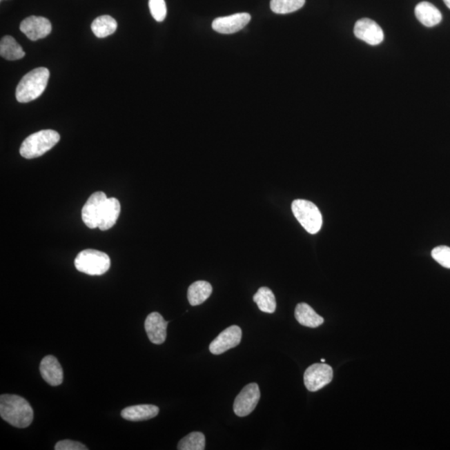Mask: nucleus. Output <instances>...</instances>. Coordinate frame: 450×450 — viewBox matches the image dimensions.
<instances>
[{"label": "nucleus", "mask_w": 450, "mask_h": 450, "mask_svg": "<svg viewBox=\"0 0 450 450\" xmlns=\"http://www.w3.org/2000/svg\"><path fill=\"white\" fill-rule=\"evenodd\" d=\"M0 416L14 427H29L34 420V411L29 402L15 395L0 396Z\"/></svg>", "instance_id": "1"}, {"label": "nucleus", "mask_w": 450, "mask_h": 450, "mask_svg": "<svg viewBox=\"0 0 450 450\" xmlns=\"http://www.w3.org/2000/svg\"><path fill=\"white\" fill-rule=\"evenodd\" d=\"M333 376V369L329 365L324 363L312 364L304 373L305 387L309 391H318L331 383Z\"/></svg>", "instance_id": "6"}, {"label": "nucleus", "mask_w": 450, "mask_h": 450, "mask_svg": "<svg viewBox=\"0 0 450 450\" xmlns=\"http://www.w3.org/2000/svg\"><path fill=\"white\" fill-rule=\"evenodd\" d=\"M120 210L119 201L115 198H108L103 208L101 216H100L98 228L100 231H106L110 230L117 222Z\"/></svg>", "instance_id": "15"}, {"label": "nucleus", "mask_w": 450, "mask_h": 450, "mask_svg": "<svg viewBox=\"0 0 450 450\" xmlns=\"http://www.w3.org/2000/svg\"><path fill=\"white\" fill-rule=\"evenodd\" d=\"M159 409L155 405L139 404L124 409L121 416L124 420L133 422L153 419L159 415Z\"/></svg>", "instance_id": "16"}, {"label": "nucleus", "mask_w": 450, "mask_h": 450, "mask_svg": "<svg viewBox=\"0 0 450 450\" xmlns=\"http://www.w3.org/2000/svg\"><path fill=\"white\" fill-rule=\"evenodd\" d=\"M20 30L32 41L47 37L51 33L52 26L49 19L40 16H30L20 23Z\"/></svg>", "instance_id": "10"}, {"label": "nucleus", "mask_w": 450, "mask_h": 450, "mask_svg": "<svg viewBox=\"0 0 450 450\" xmlns=\"http://www.w3.org/2000/svg\"><path fill=\"white\" fill-rule=\"evenodd\" d=\"M242 339V331L237 325L224 329L218 337L215 338L210 345V351L213 355H219L239 345Z\"/></svg>", "instance_id": "9"}, {"label": "nucleus", "mask_w": 450, "mask_h": 450, "mask_svg": "<svg viewBox=\"0 0 450 450\" xmlns=\"http://www.w3.org/2000/svg\"><path fill=\"white\" fill-rule=\"evenodd\" d=\"M321 362L324 363V362H325V360H324V359H321Z\"/></svg>", "instance_id": "29"}, {"label": "nucleus", "mask_w": 450, "mask_h": 450, "mask_svg": "<svg viewBox=\"0 0 450 450\" xmlns=\"http://www.w3.org/2000/svg\"><path fill=\"white\" fill-rule=\"evenodd\" d=\"M355 35L371 46H378L383 42L384 35L381 27L371 19H361L355 26Z\"/></svg>", "instance_id": "11"}, {"label": "nucleus", "mask_w": 450, "mask_h": 450, "mask_svg": "<svg viewBox=\"0 0 450 450\" xmlns=\"http://www.w3.org/2000/svg\"><path fill=\"white\" fill-rule=\"evenodd\" d=\"M260 399L259 385L251 383L244 387L242 391L236 397L234 403V411L239 417L250 415L257 407Z\"/></svg>", "instance_id": "7"}, {"label": "nucleus", "mask_w": 450, "mask_h": 450, "mask_svg": "<svg viewBox=\"0 0 450 450\" xmlns=\"http://www.w3.org/2000/svg\"><path fill=\"white\" fill-rule=\"evenodd\" d=\"M111 261L106 253L95 250H84L75 260V268L88 275H102L110 269Z\"/></svg>", "instance_id": "5"}, {"label": "nucleus", "mask_w": 450, "mask_h": 450, "mask_svg": "<svg viewBox=\"0 0 450 450\" xmlns=\"http://www.w3.org/2000/svg\"><path fill=\"white\" fill-rule=\"evenodd\" d=\"M50 79L46 68H38L23 76L16 88V99L19 103H28L38 99L43 93Z\"/></svg>", "instance_id": "2"}, {"label": "nucleus", "mask_w": 450, "mask_h": 450, "mask_svg": "<svg viewBox=\"0 0 450 450\" xmlns=\"http://www.w3.org/2000/svg\"><path fill=\"white\" fill-rule=\"evenodd\" d=\"M418 20L426 27H433L441 22L442 14L437 8L429 2H421L415 7Z\"/></svg>", "instance_id": "17"}, {"label": "nucleus", "mask_w": 450, "mask_h": 450, "mask_svg": "<svg viewBox=\"0 0 450 450\" xmlns=\"http://www.w3.org/2000/svg\"><path fill=\"white\" fill-rule=\"evenodd\" d=\"M168 321L158 312H153L148 315L144 328L148 339L153 344H162L164 343L167 336Z\"/></svg>", "instance_id": "13"}, {"label": "nucleus", "mask_w": 450, "mask_h": 450, "mask_svg": "<svg viewBox=\"0 0 450 450\" xmlns=\"http://www.w3.org/2000/svg\"><path fill=\"white\" fill-rule=\"evenodd\" d=\"M39 371L43 380H46L51 387H59L62 384L63 369L55 356L44 357L40 363Z\"/></svg>", "instance_id": "14"}, {"label": "nucleus", "mask_w": 450, "mask_h": 450, "mask_svg": "<svg viewBox=\"0 0 450 450\" xmlns=\"http://www.w3.org/2000/svg\"><path fill=\"white\" fill-rule=\"evenodd\" d=\"M206 449V437L200 432H192L182 440L178 444L179 450H204Z\"/></svg>", "instance_id": "24"}, {"label": "nucleus", "mask_w": 450, "mask_h": 450, "mask_svg": "<svg viewBox=\"0 0 450 450\" xmlns=\"http://www.w3.org/2000/svg\"><path fill=\"white\" fill-rule=\"evenodd\" d=\"M150 13L158 22H163L166 18L167 8L164 0H150L148 1Z\"/></svg>", "instance_id": "25"}, {"label": "nucleus", "mask_w": 450, "mask_h": 450, "mask_svg": "<svg viewBox=\"0 0 450 450\" xmlns=\"http://www.w3.org/2000/svg\"><path fill=\"white\" fill-rule=\"evenodd\" d=\"M55 450H87L88 448L79 442L73 440H61L55 444Z\"/></svg>", "instance_id": "27"}, {"label": "nucleus", "mask_w": 450, "mask_h": 450, "mask_svg": "<svg viewBox=\"0 0 450 450\" xmlns=\"http://www.w3.org/2000/svg\"><path fill=\"white\" fill-rule=\"evenodd\" d=\"M251 16L248 13H239L226 17L217 18L213 21L212 28L219 34L231 35L243 30L250 23Z\"/></svg>", "instance_id": "12"}, {"label": "nucleus", "mask_w": 450, "mask_h": 450, "mask_svg": "<svg viewBox=\"0 0 450 450\" xmlns=\"http://www.w3.org/2000/svg\"><path fill=\"white\" fill-rule=\"evenodd\" d=\"M0 55L3 58L8 60H17L23 59L26 56L23 48L12 37V36H5L2 38L0 43Z\"/></svg>", "instance_id": "21"}, {"label": "nucleus", "mask_w": 450, "mask_h": 450, "mask_svg": "<svg viewBox=\"0 0 450 450\" xmlns=\"http://www.w3.org/2000/svg\"><path fill=\"white\" fill-rule=\"evenodd\" d=\"M433 259L439 263L441 266L450 268V248L447 246H438L432 251Z\"/></svg>", "instance_id": "26"}, {"label": "nucleus", "mask_w": 450, "mask_h": 450, "mask_svg": "<svg viewBox=\"0 0 450 450\" xmlns=\"http://www.w3.org/2000/svg\"><path fill=\"white\" fill-rule=\"evenodd\" d=\"M107 196L104 192L94 193L82 208V219L86 226L95 228L99 226L100 216H101Z\"/></svg>", "instance_id": "8"}, {"label": "nucleus", "mask_w": 450, "mask_h": 450, "mask_svg": "<svg viewBox=\"0 0 450 450\" xmlns=\"http://www.w3.org/2000/svg\"><path fill=\"white\" fill-rule=\"evenodd\" d=\"M295 319L305 327L317 328L324 323L322 317L305 303H300L295 308Z\"/></svg>", "instance_id": "18"}, {"label": "nucleus", "mask_w": 450, "mask_h": 450, "mask_svg": "<svg viewBox=\"0 0 450 450\" xmlns=\"http://www.w3.org/2000/svg\"><path fill=\"white\" fill-rule=\"evenodd\" d=\"M59 139V133L55 130H44L36 132L23 140L19 148L20 155L28 159L38 158L55 146Z\"/></svg>", "instance_id": "3"}, {"label": "nucleus", "mask_w": 450, "mask_h": 450, "mask_svg": "<svg viewBox=\"0 0 450 450\" xmlns=\"http://www.w3.org/2000/svg\"><path fill=\"white\" fill-rule=\"evenodd\" d=\"M293 214L305 231L315 235L321 230L323 217L315 204L305 199H295L292 203Z\"/></svg>", "instance_id": "4"}, {"label": "nucleus", "mask_w": 450, "mask_h": 450, "mask_svg": "<svg viewBox=\"0 0 450 450\" xmlns=\"http://www.w3.org/2000/svg\"><path fill=\"white\" fill-rule=\"evenodd\" d=\"M443 1L444 2L446 6H447L450 10V0H443Z\"/></svg>", "instance_id": "28"}, {"label": "nucleus", "mask_w": 450, "mask_h": 450, "mask_svg": "<svg viewBox=\"0 0 450 450\" xmlns=\"http://www.w3.org/2000/svg\"><path fill=\"white\" fill-rule=\"evenodd\" d=\"M212 285L207 281H196L188 289V300L192 306L206 302L212 294Z\"/></svg>", "instance_id": "19"}, {"label": "nucleus", "mask_w": 450, "mask_h": 450, "mask_svg": "<svg viewBox=\"0 0 450 450\" xmlns=\"http://www.w3.org/2000/svg\"><path fill=\"white\" fill-rule=\"evenodd\" d=\"M261 311L273 313L276 309V300L271 288L261 287L253 297Z\"/></svg>", "instance_id": "22"}, {"label": "nucleus", "mask_w": 450, "mask_h": 450, "mask_svg": "<svg viewBox=\"0 0 450 450\" xmlns=\"http://www.w3.org/2000/svg\"><path fill=\"white\" fill-rule=\"evenodd\" d=\"M118 23L110 15H102L96 18L91 25L92 31L98 38H106L117 30Z\"/></svg>", "instance_id": "20"}, {"label": "nucleus", "mask_w": 450, "mask_h": 450, "mask_svg": "<svg viewBox=\"0 0 450 450\" xmlns=\"http://www.w3.org/2000/svg\"><path fill=\"white\" fill-rule=\"evenodd\" d=\"M304 3L305 0H271V9L275 14H286L300 10Z\"/></svg>", "instance_id": "23"}]
</instances>
